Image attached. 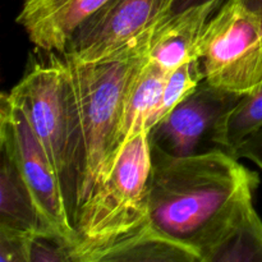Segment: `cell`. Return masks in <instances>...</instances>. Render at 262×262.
Returning <instances> with one entry per match:
<instances>
[{"label":"cell","mask_w":262,"mask_h":262,"mask_svg":"<svg viewBox=\"0 0 262 262\" xmlns=\"http://www.w3.org/2000/svg\"><path fill=\"white\" fill-rule=\"evenodd\" d=\"M0 152V228L25 235L56 234L38 209L12 156L3 147Z\"/></svg>","instance_id":"4fadbf2b"},{"label":"cell","mask_w":262,"mask_h":262,"mask_svg":"<svg viewBox=\"0 0 262 262\" xmlns=\"http://www.w3.org/2000/svg\"><path fill=\"white\" fill-rule=\"evenodd\" d=\"M209 2H219L220 4L223 5V4H225L228 0H174L173 12L171 13L181 12V10L187 9V8L196 7V5H201V4H205V3H209Z\"/></svg>","instance_id":"ffe728a7"},{"label":"cell","mask_w":262,"mask_h":262,"mask_svg":"<svg viewBox=\"0 0 262 262\" xmlns=\"http://www.w3.org/2000/svg\"><path fill=\"white\" fill-rule=\"evenodd\" d=\"M262 127V86L245 95L216 123L210 140L228 151Z\"/></svg>","instance_id":"9a60e30c"},{"label":"cell","mask_w":262,"mask_h":262,"mask_svg":"<svg viewBox=\"0 0 262 262\" xmlns=\"http://www.w3.org/2000/svg\"><path fill=\"white\" fill-rule=\"evenodd\" d=\"M205 81L239 96L262 86V18L228 0L210 18L201 43Z\"/></svg>","instance_id":"5b68a950"},{"label":"cell","mask_w":262,"mask_h":262,"mask_svg":"<svg viewBox=\"0 0 262 262\" xmlns=\"http://www.w3.org/2000/svg\"><path fill=\"white\" fill-rule=\"evenodd\" d=\"M168 74L148 58L136 74L123 105L117 137L118 154L127 141L138 133L147 132L148 118L160 97Z\"/></svg>","instance_id":"5bb4252c"},{"label":"cell","mask_w":262,"mask_h":262,"mask_svg":"<svg viewBox=\"0 0 262 262\" xmlns=\"http://www.w3.org/2000/svg\"><path fill=\"white\" fill-rule=\"evenodd\" d=\"M151 166L148 133H138L123 145L106 178L78 211L73 262H84L92 251L150 223Z\"/></svg>","instance_id":"3957f363"},{"label":"cell","mask_w":262,"mask_h":262,"mask_svg":"<svg viewBox=\"0 0 262 262\" xmlns=\"http://www.w3.org/2000/svg\"><path fill=\"white\" fill-rule=\"evenodd\" d=\"M241 97L204 81L148 132L150 145L171 156L194 155L205 136H211Z\"/></svg>","instance_id":"ba28073f"},{"label":"cell","mask_w":262,"mask_h":262,"mask_svg":"<svg viewBox=\"0 0 262 262\" xmlns=\"http://www.w3.org/2000/svg\"><path fill=\"white\" fill-rule=\"evenodd\" d=\"M235 159H247L262 170V127L229 151Z\"/></svg>","instance_id":"d6986e66"},{"label":"cell","mask_w":262,"mask_h":262,"mask_svg":"<svg viewBox=\"0 0 262 262\" xmlns=\"http://www.w3.org/2000/svg\"><path fill=\"white\" fill-rule=\"evenodd\" d=\"M204 81L205 73L201 59L186 61L171 71L166 77L160 97L148 118L147 132L163 120L177 105L193 94Z\"/></svg>","instance_id":"2e32d148"},{"label":"cell","mask_w":262,"mask_h":262,"mask_svg":"<svg viewBox=\"0 0 262 262\" xmlns=\"http://www.w3.org/2000/svg\"><path fill=\"white\" fill-rule=\"evenodd\" d=\"M147 50L135 49L92 63L74 61L63 54L73 77L83 125L86 174L82 206L106 178L117 158L118 129L125 95L147 59Z\"/></svg>","instance_id":"277c9868"},{"label":"cell","mask_w":262,"mask_h":262,"mask_svg":"<svg viewBox=\"0 0 262 262\" xmlns=\"http://www.w3.org/2000/svg\"><path fill=\"white\" fill-rule=\"evenodd\" d=\"M174 0H109L79 26L64 55L79 63L148 48L154 30L173 12Z\"/></svg>","instance_id":"8992f818"},{"label":"cell","mask_w":262,"mask_h":262,"mask_svg":"<svg viewBox=\"0 0 262 262\" xmlns=\"http://www.w3.org/2000/svg\"><path fill=\"white\" fill-rule=\"evenodd\" d=\"M8 95L25 112L45 148L74 227L83 201L86 148L81 110L68 60L61 53L46 51L45 58L31 63Z\"/></svg>","instance_id":"7a4b0ae2"},{"label":"cell","mask_w":262,"mask_h":262,"mask_svg":"<svg viewBox=\"0 0 262 262\" xmlns=\"http://www.w3.org/2000/svg\"><path fill=\"white\" fill-rule=\"evenodd\" d=\"M247 9L262 18V0H239Z\"/></svg>","instance_id":"44dd1931"},{"label":"cell","mask_w":262,"mask_h":262,"mask_svg":"<svg viewBox=\"0 0 262 262\" xmlns=\"http://www.w3.org/2000/svg\"><path fill=\"white\" fill-rule=\"evenodd\" d=\"M28 238L0 228V262H28Z\"/></svg>","instance_id":"ac0fdd59"},{"label":"cell","mask_w":262,"mask_h":262,"mask_svg":"<svg viewBox=\"0 0 262 262\" xmlns=\"http://www.w3.org/2000/svg\"><path fill=\"white\" fill-rule=\"evenodd\" d=\"M201 262H262V220L253 197L243 200L202 248Z\"/></svg>","instance_id":"8fae6325"},{"label":"cell","mask_w":262,"mask_h":262,"mask_svg":"<svg viewBox=\"0 0 262 262\" xmlns=\"http://www.w3.org/2000/svg\"><path fill=\"white\" fill-rule=\"evenodd\" d=\"M0 143V147L7 150L14 160L38 209L54 232L73 247L77 233L69 219L55 169L25 112L10 99L8 92L2 95Z\"/></svg>","instance_id":"52a82bcc"},{"label":"cell","mask_w":262,"mask_h":262,"mask_svg":"<svg viewBox=\"0 0 262 262\" xmlns=\"http://www.w3.org/2000/svg\"><path fill=\"white\" fill-rule=\"evenodd\" d=\"M109 0H23L17 23L40 50L64 53L79 26Z\"/></svg>","instance_id":"9c48e42d"},{"label":"cell","mask_w":262,"mask_h":262,"mask_svg":"<svg viewBox=\"0 0 262 262\" xmlns=\"http://www.w3.org/2000/svg\"><path fill=\"white\" fill-rule=\"evenodd\" d=\"M201 262L196 251L159 232L151 222L92 251L84 262Z\"/></svg>","instance_id":"7c38bea8"},{"label":"cell","mask_w":262,"mask_h":262,"mask_svg":"<svg viewBox=\"0 0 262 262\" xmlns=\"http://www.w3.org/2000/svg\"><path fill=\"white\" fill-rule=\"evenodd\" d=\"M220 7L219 2H209L171 13L151 35L148 60L170 73L186 61L200 59V43L205 28Z\"/></svg>","instance_id":"30bf717a"},{"label":"cell","mask_w":262,"mask_h":262,"mask_svg":"<svg viewBox=\"0 0 262 262\" xmlns=\"http://www.w3.org/2000/svg\"><path fill=\"white\" fill-rule=\"evenodd\" d=\"M28 262H73V247L58 234L30 235Z\"/></svg>","instance_id":"e0dca14e"},{"label":"cell","mask_w":262,"mask_h":262,"mask_svg":"<svg viewBox=\"0 0 262 262\" xmlns=\"http://www.w3.org/2000/svg\"><path fill=\"white\" fill-rule=\"evenodd\" d=\"M151 146V145H150ZM150 222L171 239L201 251L260 181L228 151L171 156L151 146Z\"/></svg>","instance_id":"6da1fadb"}]
</instances>
